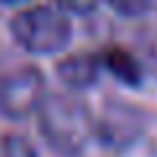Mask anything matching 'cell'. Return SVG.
<instances>
[{
  "label": "cell",
  "instance_id": "6da1fadb",
  "mask_svg": "<svg viewBox=\"0 0 157 157\" xmlns=\"http://www.w3.org/2000/svg\"><path fill=\"white\" fill-rule=\"evenodd\" d=\"M39 131L60 155H81L97 136V121L81 100L52 94L39 107Z\"/></svg>",
  "mask_w": 157,
  "mask_h": 157
},
{
  "label": "cell",
  "instance_id": "7a4b0ae2",
  "mask_svg": "<svg viewBox=\"0 0 157 157\" xmlns=\"http://www.w3.org/2000/svg\"><path fill=\"white\" fill-rule=\"evenodd\" d=\"M11 32L26 52L52 55V52H60L68 45L71 24L58 8L34 6V8L16 13V18L11 21Z\"/></svg>",
  "mask_w": 157,
  "mask_h": 157
},
{
  "label": "cell",
  "instance_id": "3957f363",
  "mask_svg": "<svg viewBox=\"0 0 157 157\" xmlns=\"http://www.w3.org/2000/svg\"><path fill=\"white\" fill-rule=\"evenodd\" d=\"M45 100V76L39 68L24 66L0 81V113L8 118L39 113Z\"/></svg>",
  "mask_w": 157,
  "mask_h": 157
},
{
  "label": "cell",
  "instance_id": "277c9868",
  "mask_svg": "<svg viewBox=\"0 0 157 157\" xmlns=\"http://www.w3.org/2000/svg\"><path fill=\"white\" fill-rule=\"evenodd\" d=\"M100 71H102V58L89 55V52H76V55H68L58 63V76L71 89L92 86L100 76Z\"/></svg>",
  "mask_w": 157,
  "mask_h": 157
},
{
  "label": "cell",
  "instance_id": "5b68a950",
  "mask_svg": "<svg viewBox=\"0 0 157 157\" xmlns=\"http://www.w3.org/2000/svg\"><path fill=\"white\" fill-rule=\"evenodd\" d=\"M102 68H107V71L113 73L115 78H121L123 84H141V66L139 60H136L134 55H128L126 50H121V47H110V50L102 52Z\"/></svg>",
  "mask_w": 157,
  "mask_h": 157
},
{
  "label": "cell",
  "instance_id": "8992f818",
  "mask_svg": "<svg viewBox=\"0 0 157 157\" xmlns=\"http://www.w3.org/2000/svg\"><path fill=\"white\" fill-rule=\"evenodd\" d=\"M0 157H37V152L21 134H3L0 136Z\"/></svg>",
  "mask_w": 157,
  "mask_h": 157
},
{
  "label": "cell",
  "instance_id": "52a82bcc",
  "mask_svg": "<svg viewBox=\"0 0 157 157\" xmlns=\"http://www.w3.org/2000/svg\"><path fill=\"white\" fill-rule=\"evenodd\" d=\"M55 6L71 13H89L100 6V0H55Z\"/></svg>",
  "mask_w": 157,
  "mask_h": 157
},
{
  "label": "cell",
  "instance_id": "ba28073f",
  "mask_svg": "<svg viewBox=\"0 0 157 157\" xmlns=\"http://www.w3.org/2000/svg\"><path fill=\"white\" fill-rule=\"evenodd\" d=\"M115 11H121L123 16H136L141 13L147 6H149V0H107Z\"/></svg>",
  "mask_w": 157,
  "mask_h": 157
},
{
  "label": "cell",
  "instance_id": "9c48e42d",
  "mask_svg": "<svg viewBox=\"0 0 157 157\" xmlns=\"http://www.w3.org/2000/svg\"><path fill=\"white\" fill-rule=\"evenodd\" d=\"M147 66H149V71L157 76V42L149 47V52H147Z\"/></svg>",
  "mask_w": 157,
  "mask_h": 157
},
{
  "label": "cell",
  "instance_id": "30bf717a",
  "mask_svg": "<svg viewBox=\"0 0 157 157\" xmlns=\"http://www.w3.org/2000/svg\"><path fill=\"white\" fill-rule=\"evenodd\" d=\"M0 3H24V0H0Z\"/></svg>",
  "mask_w": 157,
  "mask_h": 157
}]
</instances>
